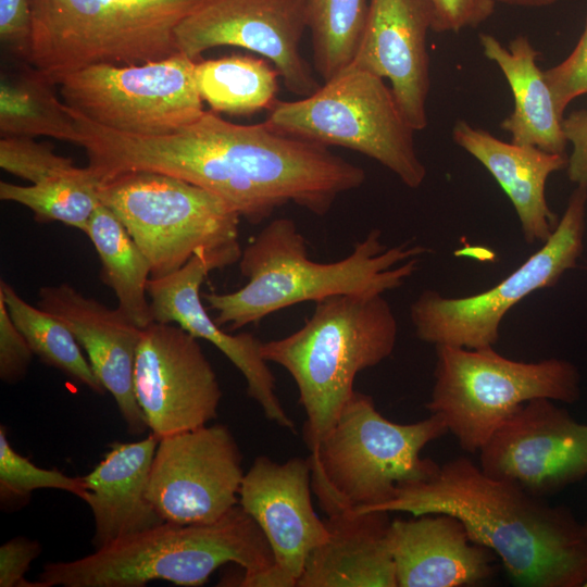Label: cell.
<instances>
[{"instance_id": "30", "label": "cell", "mask_w": 587, "mask_h": 587, "mask_svg": "<svg viewBox=\"0 0 587 587\" xmlns=\"http://www.w3.org/2000/svg\"><path fill=\"white\" fill-rule=\"evenodd\" d=\"M0 199L28 208L37 222H60L83 233L101 203L99 180L87 166H76L29 186L2 180Z\"/></svg>"}, {"instance_id": "32", "label": "cell", "mask_w": 587, "mask_h": 587, "mask_svg": "<svg viewBox=\"0 0 587 587\" xmlns=\"http://www.w3.org/2000/svg\"><path fill=\"white\" fill-rule=\"evenodd\" d=\"M59 489L82 500L86 494L83 476H68L57 469H42L21 455L9 442L7 427L0 426V504L15 511L30 501L37 489Z\"/></svg>"}, {"instance_id": "29", "label": "cell", "mask_w": 587, "mask_h": 587, "mask_svg": "<svg viewBox=\"0 0 587 587\" xmlns=\"http://www.w3.org/2000/svg\"><path fill=\"white\" fill-rule=\"evenodd\" d=\"M10 316L24 335L34 355L97 394L105 389L96 376L70 328L52 314L25 301L7 282H0Z\"/></svg>"}, {"instance_id": "13", "label": "cell", "mask_w": 587, "mask_h": 587, "mask_svg": "<svg viewBox=\"0 0 587 587\" xmlns=\"http://www.w3.org/2000/svg\"><path fill=\"white\" fill-rule=\"evenodd\" d=\"M243 475L230 429L207 424L160 439L147 498L165 522L210 524L239 504Z\"/></svg>"}, {"instance_id": "12", "label": "cell", "mask_w": 587, "mask_h": 587, "mask_svg": "<svg viewBox=\"0 0 587 587\" xmlns=\"http://www.w3.org/2000/svg\"><path fill=\"white\" fill-rule=\"evenodd\" d=\"M196 61L182 53L136 65H93L58 82L62 101L104 128L138 137L171 135L205 111Z\"/></svg>"}, {"instance_id": "34", "label": "cell", "mask_w": 587, "mask_h": 587, "mask_svg": "<svg viewBox=\"0 0 587 587\" xmlns=\"http://www.w3.org/2000/svg\"><path fill=\"white\" fill-rule=\"evenodd\" d=\"M544 74L557 109L564 116V111L574 99L587 95V17L572 52Z\"/></svg>"}, {"instance_id": "3", "label": "cell", "mask_w": 587, "mask_h": 587, "mask_svg": "<svg viewBox=\"0 0 587 587\" xmlns=\"http://www.w3.org/2000/svg\"><path fill=\"white\" fill-rule=\"evenodd\" d=\"M430 249L403 242L387 247L372 229L351 253L335 262L309 258L305 239L286 217L270 222L242 250L239 271L247 283L230 292H205L220 327L236 330L298 303L348 294L384 295L402 286Z\"/></svg>"}, {"instance_id": "33", "label": "cell", "mask_w": 587, "mask_h": 587, "mask_svg": "<svg viewBox=\"0 0 587 587\" xmlns=\"http://www.w3.org/2000/svg\"><path fill=\"white\" fill-rule=\"evenodd\" d=\"M0 166L30 184L76 167L72 159L57 154L52 146L23 136L1 137Z\"/></svg>"}, {"instance_id": "28", "label": "cell", "mask_w": 587, "mask_h": 587, "mask_svg": "<svg viewBox=\"0 0 587 587\" xmlns=\"http://www.w3.org/2000/svg\"><path fill=\"white\" fill-rule=\"evenodd\" d=\"M195 76L202 101L216 113L249 115L270 110L277 100L279 73L260 58L232 54L196 61Z\"/></svg>"}, {"instance_id": "17", "label": "cell", "mask_w": 587, "mask_h": 587, "mask_svg": "<svg viewBox=\"0 0 587 587\" xmlns=\"http://www.w3.org/2000/svg\"><path fill=\"white\" fill-rule=\"evenodd\" d=\"M239 254L200 252L180 270L147 286L153 322L177 324L193 337L215 346L242 374L247 394L262 409L264 416L283 428L295 432L294 421L283 408L275 388V377L261 352L262 341L252 334L232 335L221 328L202 302L200 287L215 270L238 262Z\"/></svg>"}, {"instance_id": "36", "label": "cell", "mask_w": 587, "mask_h": 587, "mask_svg": "<svg viewBox=\"0 0 587 587\" xmlns=\"http://www.w3.org/2000/svg\"><path fill=\"white\" fill-rule=\"evenodd\" d=\"M432 14V29L458 33L476 27L495 10L492 0H426Z\"/></svg>"}, {"instance_id": "37", "label": "cell", "mask_w": 587, "mask_h": 587, "mask_svg": "<svg viewBox=\"0 0 587 587\" xmlns=\"http://www.w3.org/2000/svg\"><path fill=\"white\" fill-rule=\"evenodd\" d=\"M33 32L28 0H0V39L13 55L27 60Z\"/></svg>"}, {"instance_id": "1", "label": "cell", "mask_w": 587, "mask_h": 587, "mask_svg": "<svg viewBox=\"0 0 587 587\" xmlns=\"http://www.w3.org/2000/svg\"><path fill=\"white\" fill-rule=\"evenodd\" d=\"M168 165L174 176L215 193L252 225L288 203L325 215L366 178L362 167L328 147L265 122L232 123L212 110L173 136Z\"/></svg>"}, {"instance_id": "11", "label": "cell", "mask_w": 587, "mask_h": 587, "mask_svg": "<svg viewBox=\"0 0 587 587\" xmlns=\"http://www.w3.org/2000/svg\"><path fill=\"white\" fill-rule=\"evenodd\" d=\"M587 187L576 186L559 223L540 248L491 288L466 297L424 290L410 307L416 337L434 346H495L505 314L536 290L553 287L584 252Z\"/></svg>"}, {"instance_id": "14", "label": "cell", "mask_w": 587, "mask_h": 587, "mask_svg": "<svg viewBox=\"0 0 587 587\" xmlns=\"http://www.w3.org/2000/svg\"><path fill=\"white\" fill-rule=\"evenodd\" d=\"M479 467L545 498L587 476V424L553 400L517 408L480 448Z\"/></svg>"}, {"instance_id": "8", "label": "cell", "mask_w": 587, "mask_h": 587, "mask_svg": "<svg viewBox=\"0 0 587 587\" xmlns=\"http://www.w3.org/2000/svg\"><path fill=\"white\" fill-rule=\"evenodd\" d=\"M434 385L426 403L466 452L475 453L522 404L547 398L574 403L580 374L567 360L509 359L491 347L435 346Z\"/></svg>"}, {"instance_id": "25", "label": "cell", "mask_w": 587, "mask_h": 587, "mask_svg": "<svg viewBox=\"0 0 587 587\" xmlns=\"http://www.w3.org/2000/svg\"><path fill=\"white\" fill-rule=\"evenodd\" d=\"M484 55L495 62L505 77L513 96V110L500 124L517 145L566 154L569 145L560 114L545 74L537 64L539 51L519 35L504 47L495 36L479 35Z\"/></svg>"}, {"instance_id": "10", "label": "cell", "mask_w": 587, "mask_h": 587, "mask_svg": "<svg viewBox=\"0 0 587 587\" xmlns=\"http://www.w3.org/2000/svg\"><path fill=\"white\" fill-rule=\"evenodd\" d=\"M272 128L325 147L354 150L392 172L416 189L426 167L407 122L384 79L349 65L308 97L279 101L264 121Z\"/></svg>"}, {"instance_id": "27", "label": "cell", "mask_w": 587, "mask_h": 587, "mask_svg": "<svg viewBox=\"0 0 587 587\" xmlns=\"http://www.w3.org/2000/svg\"><path fill=\"white\" fill-rule=\"evenodd\" d=\"M57 84L26 61L2 74L0 82L1 137L47 136L77 145L80 134L67 105L59 100Z\"/></svg>"}, {"instance_id": "9", "label": "cell", "mask_w": 587, "mask_h": 587, "mask_svg": "<svg viewBox=\"0 0 587 587\" xmlns=\"http://www.w3.org/2000/svg\"><path fill=\"white\" fill-rule=\"evenodd\" d=\"M99 197L148 259L151 278L180 270L200 252H242L240 215L215 193L184 179L125 172L99 183Z\"/></svg>"}, {"instance_id": "35", "label": "cell", "mask_w": 587, "mask_h": 587, "mask_svg": "<svg viewBox=\"0 0 587 587\" xmlns=\"http://www.w3.org/2000/svg\"><path fill=\"white\" fill-rule=\"evenodd\" d=\"M33 351L24 335L14 324L3 297L0 295V378L16 384L28 372Z\"/></svg>"}, {"instance_id": "16", "label": "cell", "mask_w": 587, "mask_h": 587, "mask_svg": "<svg viewBox=\"0 0 587 587\" xmlns=\"http://www.w3.org/2000/svg\"><path fill=\"white\" fill-rule=\"evenodd\" d=\"M134 390L149 429L160 439L207 425L222 398L197 338L178 325L158 322L142 329Z\"/></svg>"}, {"instance_id": "15", "label": "cell", "mask_w": 587, "mask_h": 587, "mask_svg": "<svg viewBox=\"0 0 587 587\" xmlns=\"http://www.w3.org/2000/svg\"><path fill=\"white\" fill-rule=\"evenodd\" d=\"M303 0H209L175 30L179 53L197 61L217 47H239L268 59L285 87L301 98L320 88L300 43Z\"/></svg>"}, {"instance_id": "24", "label": "cell", "mask_w": 587, "mask_h": 587, "mask_svg": "<svg viewBox=\"0 0 587 587\" xmlns=\"http://www.w3.org/2000/svg\"><path fill=\"white\" fill-rule=\"evenodd\" d=\"M159 441L152 433L138 441H114L93 470L83 476V500L95 521V549L165 522L147 498Z\"/></svg>"}, {"instance_id": "2", "label": "cell", "mask_w": 587, "mask_h": 587, "mask_svg": "<svg viewBox=\"0 0 587 587\" xmlns=\"http://www.w3.org/2000/svg\"><path fill=\"white\" fill-rule=\"evenodd\" d=\"M366 511L454 515L520 586L583 587L587 579L584 523L564 505L485 474L464 455L439 465L426 479L398 485Z\"/></svg>"}, {"instance_id": "39", "label": "cell", "mask_w": 587, "mask_h": 587, "mask_svg": "<svg viewBox=\"0 0 587 587\" xmlns=\"http://www.w3.org/2000/svg\"><path fill=\"white\" fill-rule=\"evenodd\" d=\"M562 126L567 142L572 145L565 168L567 177L576 186L587 187V109L564 116Z\"/></svg>"}, {"instance_id": "23", "label": "cell", "mask_w": 587, "mask_h": 587, "mask_svg": "<svg viewBox=\"0 0 587 587\" xmlns=\"http://www.w3.org/2000/svg\"><path fill=\"white\" fill-rule=\"evenodd\" d=\"M385 511L327 515L328 535L310 554L297 587H397Z\"/></svg>"}, {"instance_id": "7", "label": "cell", "mask_w": 587, "mask_h": 587, "mask_svg": "<svg viewBox=\"0 0 587 587\" xmlns=\"http://www.w3.org/2000/svg\"><path fill=\"white\" fill-rule=\"evenodd\" d=\"M447 433L434 414L410 424L389 421L371 396L354 391L317 452L308 458L321 508L327 515L366 511L386 501L398 485L430 477L439 464L421 451Z\"/></svg>"}, {"instance_id": "26", "label": "cell", "mask_w": 587, "mask_h": 587, "mask_svg": "<svg viewBox=\"0 0 587 587\" xmlns=\"http://www.w3.org/2000/svg\"><path fill=\"white\" fill-rule=\"evenodd\" d=\"M84 234L98 253L100 277L113 290L117 308L141 329L149 326L153 323L147 291L151 267L146 255L103 203L95 210Z\"/></svg>"}, {"instance_id": "18", "label": "cell", "mask_w": 587, "mask_h": 587, "mask_svg": "<svg viewBox=\"0 0 587 587\" xmlns=\"http://www.w3.org/2000/svg\"><path fill=\"white\" fill-rule=\"evenodd\" d=\"M311 488L310 463L302 458L278 463L260 455L243 475L239 504L270 545L277 587H297L310 554L328 535Z\"/></svg>"}, {"instance_id": "38", "label": "cell", "mask_w": 587, "mask_h": 587, "mask_svg": "<svg viewBox=\"0 0 587 587\" xmlns=\"http://www.w3.org/2000/svg\"><path fill=\"white\" fill-rule=\"evenodd\" d=\"M41 553V545L34 539L17 536L0 547V587H46L41 582H30L25 574L32 562Z\"/></svg>"}, {"instance_id": "21", "label": "cell", "mask_w": 587, "mask_h": 587, "mask_svg": "<svg viewBox=\"0 0 587 587\" xmlns=\"http://www.w3.org/2000/svg\"><path fill=\"white\" fill-rule=\"evenodd\" d=\"M397 587L475 586L494 575V552L446 513L392 520L388 533Z\"/></svg>"}, {"instance_id": "40", "label": "cell", "mask_w": 587, "mask_h": 587, "mask_svg": "<svg viewBox=\"0 0 587 587\" xmlns=\"http://www.w3.org/2000/svg\"><path fill=\"white\" fill-rule=\"evenodd\" d=\"M495 3H504L509 5L525 7V8H541L550 5L558 0H492Z\"/></svg>"}, {"instance_id": "20", "label": "cell", "mask_w": 587, "mask_h": 587, "mask_svg": "<svg viewBox=\"0 0 587 587\" xmlns=\"http://www.w3.org/2000/svg\"><path fill=\"white\" fill-rule=\"evenodd\" d=\"M37 307L63 322L75 336L134 435L149 429L134 390V365L142 329L118 308L111 309L63 283L42 286Z\"/></svg>"}, {"instance_id": "19", "label": "cell", "mask_w": 587, "mask_h": 587, "mask_svg": "<svg viewBox=\"0 0 587 587\" xmlns=\"http://www.w3.org/2000/svg\"><path fill=\"white\" fill-rule=\"evenodd\" d=\"M429 29L432 14L426 0H370L362 38L350 64L390 82L400 110L415 132L428 124Z\"/></svg>"}, {"instance_id": "4", "label": "cell", "mask_w": 587, "mask_h": 587, "mask_svg": "<svg viewBox=\"0 0 587 587\" xmlns=\"http://www.w3.org/2000/svg\"><path fill=\"white\" fill-rule=\"evenodd\" d=\"M228 563L243 570L238 586L275 587L270 545L240 504L214 523L163 522L86 557L46 563L38 580L46 587H143L157 579L197 587Z\"/></svg>"}, {"instance_id": "22", "label": "cell", "mask_w": 587, "mask_h": 587, "mask_svg": "<svg viewBox=\"0 0 587 587\" xmlns=\"http://www.w3.org/2000/svg\"><path fill=\"white\" fill-rule=\"evenodd\" d=\"M452 139L500 185L516 212L525 242H546L559 223L547 202V180L554 172L566 168L569 157L500 140L464 120L454 124Z\"/></svg>"}, {"instance_id": "5", "label": "cell", "mask_w": 587, "mask_h": 587, "mask_svg": "<svg viewBox=\"0 0 587 587\" xmlns=\"http://www.w3.org/2000/svg\"><path fill=\"white\" fill-rule=\"evenodd\" d=\"M398 322L384 295L348 294L315 302L303 326L262 342L270 363L296 383L307 420L304 440L313 457L355 391L357 375L392 353Z\"/></svg>"}, {"instance_id": "6", "label": "cell", "mask_w": 587, "mask_h": 587, "mask_svg": "<svg viewBox=\"0 0 587 587\" xmlns=\"http://www.w3.org/2000/svg\"><path fill=\"white\" fill-rule=\"evenodd\" d=\"M26 62L55 84L93 65H136L179 53L175 30L209 0H28Z\"/></svg>"}, {"instance_id": "31", "label": "cell", "mask_w": 587, "mask_h": 587, "mask_svg": "<svg viewBox=\"0 0 587 587\" xmlns=\"http://www.w3.org/2000/svg\"><path fill=\"white\" fill-rule=\"evenodd\" d=\"M314 67L324 82L347 68L362 38L366 0H303Z\"/></svg>"}, {"instance_id": "41", "label": "cell", "mask_w": 587, "mask_h": 587, "mask_svg": "<svg viewBox=\"0 0 587 587\" xmlns=\"http://www.w3.org/2000/svg\"><path fill=\"white\" fill-rule=\"evenodd\" d=\"M584 527H585V530H586V534H587V517H586V521H585V523H584ZM583 587H587V579H586V582H585V584H584Z\"/></svg>"}]
</instances>
